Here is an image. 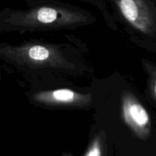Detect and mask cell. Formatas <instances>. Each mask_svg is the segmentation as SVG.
<instances>
[{
	"mask_svg": "<svg viewBox=\"0 0 156 156\" xmlns=\"http://www.w3.org/2000/svg\"><path fill=\"white\" fill-rule=\"evenodd\" d=\"M123 18L136 30L152 35L156 27V15L149 0H113Z\"/></svg>",
	"mask_w": 156,
	"mask_h": 156,
	"instance_id": "cell-2",
	"label": "cell"
},
{
	"mask_svg": "<svg viewBox=\"0 0 156 156\" xmlns=\"http://www.w3.org/2000/svg\"><path fill=\"white\" fill-rule=\"evenodd\" d=\"M37 102L48 105H79L88 101V95L79 94L70 89L41 91L34 96Z\"/></svg>",
	"mask_w": 156,
	"mask_h": 156,
	"instance_id": "cell-4",
	"label": "cell"
},
{
	"mask_svg": "<svg viewBox=\"0 0 156 156\" xmlns=\"http://www.w3.org/2000/svg\"><path fill=\"white\" fill-rule=\"evenodd\" d=\"M121 114L125 123L137 136L141 139L149 136L152 128L150 116L141 102L131 93L126 92L123 96Z\"/></svg>",
	"mask_w": 156,
	"mask_h": 156,
	"instance_id": "cell-3",
	"label": "cell"
},
{
	"mask_svg": "<svg viewBox=\"0 0 156 156\" xmlns=\"http://www.w3.org/2000/svg\"><path fill=\"white\" fill-rule=\"evenodd\" d=\"M83 14L75 9L56 3H41L25 12L15 14L20 27L54 28L76 24L85 20Z\"/></svg>",
	"mask_w": 156,
	"mask_h": 156,
	"instance_id": "cell-1",
	"label": "cell"
},
{
	"mask_svg": "<svg viewBox=\"0 0 156 156\" xmlns=\"http://www.w3.org/2000/svg\"><path fill=\"white\" fill-rule=\"evenodd\" d=\"M20 56L29 63L35 65H47L56 57L53 49L43 45H30L20 48Z\"/></svg>",
	"mask_w": 156,
	"mask_h": 156,
	"instance_id": "cell-5",
	"label": "cell"
},
{
	"mask_svg": "<svg viewBox=\"0 0 156 156\" xmlns=\"http://www.w3.org/2000/svg\"><path fill=\"white\" fill-rule=\"evenodd\" d=\"M147 73L149 74V91L156 102V66L152 64L147 63Z\"/></svg>",
	"mask_w": 156,
	"mask_h": 156,
	"instance_id": "cell-6",
	"label": "cell"
},
{
	"mask_svg": "<svg viewBox=\"0 0 156 156\" xmlns=\"http://www.w3.org/2000/svg\"><path fill=\"white\" fill-rule=\"evenodd\" d=\"M101 145L100 140L98 139H96L94 140L91 147L89 148L85 156H101Z\"/></svg>",
	"mask_w": 156,
	"mask_h": 156,
	"instance_id": "cell-7",
	"label": "cell"
}]
</instances>
